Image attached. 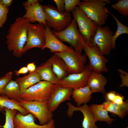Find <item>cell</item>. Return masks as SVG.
<instances>
[{
	"label": "cell",
	"mask_w": 128,
	"mask_h": 128,
	"mask_svg": "<svg viewBox=\"0 0 128 128\" xmlns=\"http://www.w3.org/2000/svg\"><path fill=\"white\" fill-rule=\"evenodd\" d=\"M103 106L102 103L99 105L92 104L89 107L95 122L98 121H104L108 124H111L115 119L110 117L108 112L103 109Z\"/></svg>",
	"instance_id": "23"
},
{
	"label": "cell",
	"mask_w": 128,
	"mask_h": 128,
	"mask_svg": "<svg viewBox=\"0 0 128 128\" xmlns=\"http://www.w3.org/2000/svg\"><path fill=\"white\" fill-rule=\"evenodd\" d=\"M39 0L37 2L29 6L25 7L26 13L23 17L28 20L30 23H41L47 25L42 5L39 3Z\"/></svg>",
	"instance_id": "16"
},
{
	"label": "cell",
	"mask_w": 128,
	"mask_h": 128,
	"mask_svg": "<svg viewBox=\"0 0 128 128\" xmlns=\"http://www.w3.org/2000/svg\"><path fill=\"white\" fill-rule=\"evenodd\" d=\"M39 1V0H28L27 1L23 3L22 4L24 7H25L35 3Z\"/></svg>",
	"instance_id": "40"
},
{
	"label": "cell",
	"mask_w": 128,
	"mask_h": 128,
	"mask_svg": "<svg viewBox=\"0 0 128 128\" xmlns=\"http://www.w3.org/2000/svg\"><path fill=\"white\" fill-rule=\"evenodd\" d=\"M80 37L85 54L89 59L88 66L92 71L100 73L108 72L106 66L108 60L102 54L98 47L91 43L85 41L81 34Z\"/></svg>",
	"instance_id": "4"
},
{
	"label": "cell",
	"mask_w": 128,
	"mask_h": 128,
	"mask_svg": "<svg viewBox=\"0 0 128 128\" xmlns=\"http://www.w3.org/2000/svg\"><path fill=\"white\" fill-rule=\"evenodd\" d=\"M48 60L51 63L53 71L59 79L69 75L66 64L61 57L54 54Z\"/></svg>",
	"instance_id": "19"
},
{
	"label": "cell",
	"mask_w": 128,
	"mask_h": 128,
	"mask_svg": "<svg viewBox=\"0 0 128 128\" xmlns=\"http://www.w3.org/2000/svg\"><path fill=\"white\" fill-rule=\"evenodd\" d=\"M92 72L87 64L81 72L69 74L60 80L59 84L61 87L73 89L84 87L87 85L88 79Z\"/></svg>",
	"instance_id": "12"
},
{
	"label": "cell",
	"mask_w": 128,
	"mask_h": 128,
	"mask_svg": "<svg viewBox=\"0 0 128 128\" xmlns=\"http://www.w3.org/2000/svg\"><path fill=\"white\" fill-rule=\"evenodd\" d=\"M124 99V96L118 93H116V95L112 102L117 104H121L123 103Z\"/></svg>",
	"instance_id": "35"
},
{
	"label": "cell",
	"mask_w": 128,
	"mask_h": 128,
	"mask_svg": "<svg viewBox=\"0 0 128 128\" xmlns=\"http://www.w3.org/2000/svg\"><path fill=\"white\" fill-rule=\"evenodd\" d=\"M2 95H5L9 98L19 102L22 100L19 84L15 81L12 79L6 85Z\"/></svg>",
	"instance_id": "26"
},
{
	"label": "cell",
	"mask_w": 128,
	"mask_h": 128,
	"mask_svg": "<svg viewBox=\"0 0 128 128\" xmlns=\"http://www.w3.org/2000/svg\"><path fill=\"white\" fill-rule=\"evenodd\" d=\"M47 25L56 32L62 31L70 24L72 20L70 13L59 12L50 5H42Z\"/></svg>",
	"instance_id": "3"
},
{
	"label": "cell",
	"mask_w": 128,
	"mask_h": 128,
	"mask_svg": "<svg viewBox=\"0 0 128 128\" xmlns=\"http://www.w3.org/2000/svg\"><path fill=\"white\" fill-rule=\"evenodd\" d=\"M103 0H83L78 5L90 19L98 25L105 24L109 16Z\"/></svg>",
	"instance_id": "2"
},
{
	"label": "cell",
	"mask_w": 128,
	"mask_h": 128,
	"mask_svg": "<svg viewBox=\"0 0 128 128\" xmlns=\"http://www.w3.org/2000/svg\"><path fill=\"white\" fill-rule=\"evenodd\" d=\"M18 110L15 109L5 108V122L3 126L0 125V127L3 128H14V117Z\"/></svg>",
	"instance_id": "28"
},
{
	"label": "cell",
	"mask_w": 128,
	"mask_h": 128,
	"mask_svg": "<svg viewBox=\"0 0 128 128\" xmlns=\"http://www.w3.org/2000/svg\"><path fill=\"white\" fill-rule=\"evenodd\" d=\"M127 128H128V127H127Z\"/></svg>",
	"instance_id": "42"
},
{
	"label": "cell",
	"mask_w": 128,
	"mask_h": 128,
	"mask_svg": "<svg viewBox=\"0 0 128 128\" xmlns=\"http://www.w3.org/2000/svg\"><path fill=\"white\" fill-rule=\"evenodd\" d=\"M34 119L33 115L30 113L24 115L19 112H17L14 119V128H56L54 119L44 125L36 124Z\"/></svg>",
	"instance_id": "14"
},
{
	"label": "cell",
	"mask_w": 128,
	"mask_h": 128,
	"mask_svg": "<svg viewBox=\"0 0 128 128\" xmlns=\"http://www.w3.org/2000/svg\"><path fill=\"white\" fill-rule=\"evenodd\" d=\"M13 74L11 72L9 71L4 76L0 78V95H2L3 91L6 85L12 80Z\"/></svg>",
	"instance_id": "30"
},
{
	"label": "cell",
	"mask_w": 128,
	"mask_h": 128,
	"mask_svg": "<svg viewBox=\"0 0 128 128\" xmlns=\"http://www.w3.org/2000/svg\"><path fill=\"white\" fill-rule=\"evenodd\" d=\"M36 71L40 76L41 80L49 82L53 84H59V79L53 71L52 64L48 60L36 68Z\"/></svg>",
	"instance_id": "18"
},
{
	"label": "cell",
	"mask_w": 128,
	"mask_h": 128,
	"mask_svg": "<svg viewBox=\"0 0 128 128\" xmlns=\"http://www.w3.org/2000/svg\"><path fill=\"white\" fill-rule=\"evenodd\" d=\"M57 84L41 80L21 94L22 100L43 102L48 100Z\"/></svg>",
	"instance_id": "5"
},
{
	"label": "cell",
	"mask_w": 128,
	"mask_h": 128,
	"mask_svg": "<svg viewBox=\"0 0 128 128\" xmlns=\"http://www.w3.org/2000/svg\"><path fill=\"white\" fill-rule=\"evenodd\" d=\"M41 80L40 76L36 71L29 72L28 75L23 77H18L15 80L19 85L21 94Z\"/></svg>",
	"instance_id": "20"
},
{
	"label": "cell",
	"mask_w": 128,
	"mask_h": 128,
	"mask_svg": "<svg viewBox=\"0 0 128 128\" xmlns=\"http://www.w3.org/2000/svg\"><path fill=\"white\" fill-rule=\"evenodd\" d=\"M73 90L71 88L62 87L57 84L47 101L49 110L52 112H54L61 103L66 101H70Z\"/></svg>",
	"instance_id": "13"
},
{
	"label": "cell",
	"mask_w": 128,
	"mask_h": 128,
	"mask_svg": "<svg viewBox=\"0 0 128 128\" xmlns=\"http://www.w3.org/2000/svg\"><path fill=\"white\" fill-rule=\"evenodd\" d=\"M75 20L72 19L69 25L63 30L56 32L53 30L54 34L62 42L69 43L74 50L82 53L83 50L80 33Z\"/></svg>",
	"instance_id": "10"
},
{
	"label": "cell",
	"mask_w": 128,
	"mask_h": 128,
	"mask_svg": "<svg viewBox=\"0 0 128 128\" xmlns=\"http://www.w3.org/2000/svg\"><path fill=\"white\" fill-rule=\"evenodd\" d=\"M5 108L16 109L24 115L30 113L20 105L19 102L11 99L5 95H0V111H5Z\"/></svg>",
	"instance_id": "24"
},
{
	"label": "cell",
	"mask_w": 128,
	"mask_h": 128,
	"mask_svg": "<svg viewBox=\"0 0 128 128\" xmlns=\"http://www.w3.org/2000/svg\"><path fill=\"white\" fill-rule=\"evenodd\" d=\"M107 80L101 73L92 71L88 79L87 85L93 93L105 94V87Z\"/></svg>",
	"instance_id": "17"
},
{
	"label": "cell",
	"mask_w": 128,
	"mask_h": 128,
	"mask_svg": "<svg viewBox=\"0 0 128 128\" xmlns=\"http://www.w3.org/2000/svg\"><path fill=\"white\" fill-rule=\"evenodd\" d=\"M27 28V40L23 50V53L34 48L42 49L45 43L46 26L41 23H29Z\"/></svg>",
	"instance_id": "7"
},
{
	"label": "cell",
	"mask_w": 128,
	"mask_h": 128,
	"mask_svg": "<svg viewBox=\"0 0 128 128\" xmlns=\"http://www.w3.org/2000/svg\"><path fill=\"white\" fill-rule=\"evenodd\" d=\"M29 23L23 17L16 18L10 25L6 36L8 50L17 57H21L23 54V50L27 40V26Z\"/></svg>",
	"instance_id": "1"
},
{
	"label": "cell",
	"mask_w": 128,
	"mask_h": 128,
	"mask_svg": "<svg viewBox=\"0 0 128 128\" xmlns=\"http://www.w3.org/2000/svg\"><path fill=\"white\" fill-rule=\"evenodd\" d=\"M80 1V0H64L65 11L70 13L72 12Z\"/></svg>",
	"instance_id": "32"
},
{
	"label": "cell",
	"mask_w": 128,
	"mask_h": 128,
	"mask_svg": "<svg viewBox=\"0 0 128 128\" xmlns=\"http://www.w3.org/2000/svg\"><path fill=\"white\" fill-rule=\"evenodd\" d=\"M79 32L85 41L91 43L94 38L98 25L89 18L78 6L72 12Z\"/></svg>",
	"instance_id": "6"
},
{
	"label": "cell",
	"mask_w": 128,
	"mask_h": 128,
	"mask_svg": "<svg viewBox=\"0 0 128 128\" xmlns=\"http://www.w3.org/2000/svg\"><path fill=\"white\" fill-rule=\"evenodd\" d=\"M46 48L49 49L50 52L55 53L66 51L69 50V47L63 43L54 34L51 28L46 26L45 43L41 50Z\"/></svg>",
	"instance_id": "15"
},
{
	"label": "cell",
	"mask_w": 128,
	"mask_h": 128,
	"mask_svg": "<svg viewBox=\"0 0 128 128\" xmlns=\"http://www.w3.org/2000/svg\"><path fill=\"white\" fill-rule=\"evenodd\" d=\"M115 91H111L105 93V97L106 101H113L116 95Z\"/></svg>",
	"instance_id": "36"
},
{
	"label": "cell",
	"mask_w": 128,
	"mask_h": 128,
	"mask_svg": "<svg viewBox=\"0 0 128 128\" xmlns=\"http://www.w3.org/2000/svg\"><path fill=\"white\" fill-rule=\"evenodd\" d=\"M9 8L0 4V28L3 27L7 20Z\"/></svg>",
	"instance_id": "31"
},
{
	"label": "cell",
	"mask_w": 128,
	"mask_h": 128,
	"mask_svg": "<svg viewBox=\"0 0 128 128\" xmlns=\"http://www.w3.org/2000/svg\"><path fill=\"white\" fill-rule=\"evenodd\" d=\"M93 93L87 85L84 87L73 89L72 97L77 106L82 104H86L91 99Z\"/></svg>",
	"instance_id": "22"
},
{
	"label": "cell",
	"mask_w": 128,
	"mask_h": 128,
	"mask_svg": "<svg viewBox=\"0 0 128 128\" xmlns=\"http://www.w3.org/2000/svg\"><path fill=\"white\" fill-rule=\"evenodd\" d=\"M56 4L58 10L60 12H65L64 0H54Z\"/></svg>",
	"instance_id": "34"
},
{
	"label": "cell",
	"mask_w": 128,
	"mask_h": 128,
	"mask_svg": "<svg viewBox=\"0 0 128 128\" xmlns=\"http://www.w3.org/2000/svg\"><path fill=\"white\" fill-rule=\"evenodd\" d=\"M104 1L106 4H110L111 3V1L110 0H103Z\"/></svg>",
	"instance_id": "41"
},
{
	"label": "cell",
	"mask_w": 128,
	"mask_h": 128,
	"mask_svg": "<svg viewBox=\"0 0 128 128\" xmlns=\"http://www.w3.org/2000/svg\"><path fill=\"white\" fill-rule=\"evenodd\" d=\"M114 34L108 26L102 27L98 25L91 43L98 47L102 55H108L112 49V38Z\"/></svg>",
	"instance_id": "11"
},
{
	"label": "cell",
	"mask_w": 128,
	"mask_h": 128,
	"mask_svg": "<svg viewBox=\"0 0 128 128\" xmlns=\"http://www.w3.org/2000/svg\"><path fill=\"white\" fill-rule=\"evenodd\" d=\"M13 1V0H0V4L9 8L11 5Z\"/></svg>",
	"instance_id": "39"
},
{
	"label": "cell",
	"mask_w": 128,
	"mask_h": 128,
	"mask_svg": "<svg viewBox=\"0 0 128 128\" xmlns=\"http://www.w3.org/2000/svg\"><path fill=\"white\" fill-rule=\"evenodd\" d=\"M75 111H79L82 113L84 118L82 126L83 128H98L95 124L93 114L89 106L86 104L82 106H75Z\"/></svg>",
	"instance_id": "25"
},
{
	"label": "cell",
	"mask_w": 128,
	"mask_h": 128,
	"mask_svg": "<svg viewBox=\"0 0 128 128\" xmlns=\"http://www.w3.org/2000/svg\"><path fill=\"white\" fill-rule=\"evenodd\" d=\"M111 7L121 14L128 16V0H119L116 3L112 4Z\"/></svg>",
	"instance_id": "29"
},
{
	"label": "cell",
	"mask_w": 128,
	"mask_h": 128,
	"mask_svg": "<svg viewBox=\"0 0 128 128\" xmlns=\"http://www.w3.org/2000/svg\"><path fill=\"white\" fill-rule=\"evenodd\" d=\"M103 104L104 109L116 114L121 119H123L128 114V101L127 100L120 104L107 101H104Z\"/></svg>",
	"instance_id": "21"
},
{
	"label": "cell",
	"mask_w": 128,
	"mask_h": 128,
	"mask_svg": "<svg viewBox=\"0 0 128 128\" xmlns=\"http://www.w3.org/2000/svg\"><path fill=\"white\" fill-rule=\"evenodd\" d=\"M26 67L29 72L30 73L35 71L36 68L35 63L33 62L28 64Z\"/></svg>",
	"instance_id": "38"
},
{
	"label": "cell",
	"mask_w": 128,
	"mask_h": 128,
	"mask_svg": "<svg viewBox=\"0 0 128 128\" xmlns=\"http://www.w3.org/2000/svg\"><path fill=\"white\" fill-rule=\"evenodd\" d=\"M54 54L64 60L66 65L69 74L81 72L85 66L86 56L75 51L71 46L69 47V50L66 51Z\"/></svg>",
	"instance_id": "8"
},
{
	"label": "cell",
	"mask_w": 128,
	"mask_h": 128,
	"mask_svg": "<svg viewBox=\"0 0 128 128\" xmlns=\"http://www.w3.org/2000/svg\"><path fill=\"white\" fill-rule=\"evenodd\" d=\"M107 11L114 19L117 25L116 31L114 34L112 38V48L114 49L115 48V42L117 38L123 34H128V27L122 23L113 14L110 13L107 9Z\"/></svg>",
	"instance_id": "27"
},
{
	"label": "cell",
	"mask_w": 128,
	"mask_h": 128,
	"mask_svg": "<svg viewBox=\"0 0 128 128\" xmlns=\"http://www.w3.org/2000/svg\"><path fill=\"white\" fill-rule=\"evenodd\" d=\"M28 72L27 67L24 66L21 67L18 70L15 71L14 73L15 75L17 76H18L21 74H26Z\"/></svg>",
	"instance_id": "37"
},
{
	"label": "cell",
	"mask_w": 128,
	"mask_h": 128,
	"mask_svg": "<svg viewBox=\"0 0 128 128\" xmlns=\"http://www.w3.org/2000/svg\"><path fill=\"white\" fill-rule=\"evenodd\" d=\"M121 79L122 83L119 86L120 87L124 86L128 87V73L120 69L118 70Z\"/></svg>",
	"instance_id": "33"
},
{
	"label": "cell",
	"mask_w": 128,
	"mask_h": 128,
	"mask_svg": "<svg viewBox=\"0 0 128 128\" xmlns=\"http://www.w3.org/2000/svg\"><path fill=\"white\" fill-rule=\"evenodd\" d=\"M47 101L43 102L22 100L19 104L36 117L41 125L46 124L52 119L53 115L49 110Z\"/></svg>",
	"instance_id": "9"
}]
</instances>
